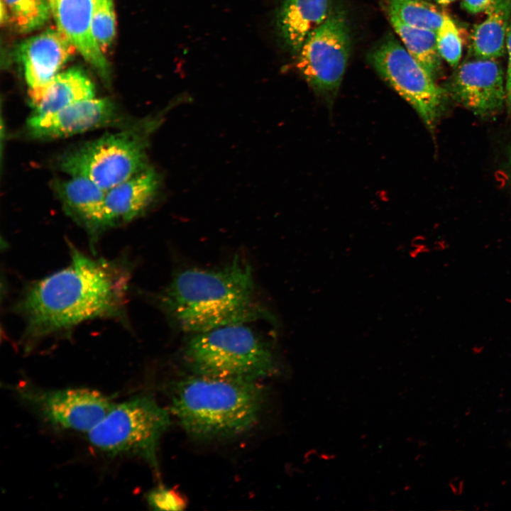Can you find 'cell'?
I'll return each instance as SVG.
<instances>
[{
  "label": "cell",
  "mask_w": 511,
  "mask_h": 511,
  "mask_svg": "<svg viewBox=\"0 0 511 511\" xmlns=\"http://www.w3.org/2000/svg\"><path fill=\"white\" fill-rule=\"evenodd\" d=\"M153 121L106 133L63 153L59 168L87 178L106 191L148 167L147 149Z\"/></svg>",
  "instance_id": "8992f818"
},
{
  "label": "cell",
  "mask_w": 511,
  "mask_h": 511,
  "mask_svg": "<svg viewBox=\"0 0 511 511\" xmlns=\"http://www.w3.org/2000/svg\"><path fill=\"white\" fill-rule=\"evenodd\" d=\"M494 2L495 0H461V6L467 12L476 14L488 12Z\"/></svg>",
  "instance_id": "484cf974"
},
{
  "label": "cell",
  "mask_w": 511,
  "mask_h": 511,
  "mask_svg": "<svg viewBox=\"0 0 511 511\" xmlns=\"http://www.w3.org/2000/svg\"><path fill=\"white\" fill-rule=\"evenodd\" d=\"M506 49L508 57L505 79V104L508 113L511 114V22L507 33Z\"/></svg>",
  "instance_id": "d4e9b609"
},
{
  "label": "cell",
  "mask_w": 511,
  "mask_h": 511,
  "mask_svg": "<svg viewBox=\"0 0 511 511\" xmlns=\"http://www.w3.org/2000/svg\"><path fill=\"white\" fill-rule=\"evenodd\" d=\"M158 303L179 329L199 333L265 315L256 295L252 268L239 257L222 268H189L177 273Z\"/></svg>",
  "instance_id": "7a4b0ae2"
},
{
  "label": "cell",
  "mask_w": 511,
  "mask_h": 511,
  "mask_svg": "<svg viewBox=\"0 0 511 511\" xmlns=\"http://www.w3.org/2000/svg\"><path fill=\"white\" fill-rule=\"evenodd\" d=\"M487 13V18L475 26L471 35L470 51L477 59H497L504 55L511 0H495Z\"/></svg>",
  "instance_id": "ac0fdd59"
},
{
  "label": "cell",
  "mask_w": 511,
  "mask_h": 511,
  "mask_svg": "<svg viewBox=\"0 0 511 511\" xmlns=\"http://www.w3.org/2000/svg\"><path fill=\"white\" fill-rule=\"evenodd\" d=\"M75 51V47L57 28L48 29L23 41L17 57L29 89L48 82Z\"/></svg>",
  "instance_id": "7c38bea8"
},
{
  "label": "cell",
  "mask_w": 511,
  "mask_h": 511,
  "mask_svg": "<svg viewBox=\"0 0 511 511\" xmlns=\"http://www.w3.org/2000/svg\"><path fill=\"white\" fill-rule=\"evenodd\" d=\"M193 334L182 358L194 375L260 380L277 370L270 347L247 324Z\"/></svg>",
  "instance_id": "277c9868"
},
{
  "label": "cell",
  "mask_w": 511,
  "mask_h": 511,
  "mask_svg": "<svg viewBox=\"0 0 511 511\" xmlns=\"http://www.w3.org/2000/svg\"><path fill=\"white\" fill-rule=\"evenodd\" d=\"M68 265L29 284L15 304L28 351L95 319L126 321L132 265L125 256H89L70 245Z\"/></svg>",
  "instance_id": "6da1fadb"
},
{
  "label": "cell",
  "mask_w": 511,
  "mask_h": 511,
  "mask_svg": "<svg viewBox=\"0 0 511 511\" xmlns=\"http://www.w3.org/2000/svg\"><path fill=\"white\" fill-rule=\"evenodd\" d=\"M330 13L328 0H284L277 15L279 35L285 45L297 54Z\"/></svg>",
  "instance_id": "e0dca14e"
},
{
  "label": "cell",
  "mask_w": 511,
  "mask_h": 511,
  "mask_svg": "<svg viewBox=\"0 0 511 511\" xmlns=\"http://www.w3.org/2000/svg\"><path fill=\"white\" fill-rule=\"evenodd\" d=\"M438 4L442 5V6H446L452 2H454L456 0H434Z\"/></svg>",
  "instance_id": "4316f807"
},
{
  "label": "cell",
  "mask_w": 511,
  "mask_h": 511,
  "mask_svg": "<svg viewBox=\"0 0 511 511\" xmlns=\"http://www.w3.org/2000/svg\"><path fill=\"white\" fill-rule=\"evenodd\" d=\"M33 114L57 111L79 101L94 98L95 88L81 70L72 68L57 73L43 86L28 90Z\"/></svg>",
  "instance_id": "2e32d148"
},
{
  "label": "cell",
  "mask_w": 511,
  "mask_h": 511,
  "mask_svg": "<svg viewBox=\"0 0 511 511\" xmlns=\"http://www.w3.org/2000/svg\"><path fill=\"white\" fill-rule=\"evenodd\" d=\"M389 18L407 52L435 79L441 71L442 59L436 33L408 26L393 16Z\"/></svg>",
  "instance_id": "d6986e66"
},
{
  "label": "cell",
  "mask_w": 511,
  "mask_h": 511,
  "mask_svg": "<svg viewBox=\"0 0 511 511\" xmlns=\"http://www.w3.org/2000/svg\"><path fill=\"white\" fill-rule=\"evenodd\" d=\"M351 50L350 33L341 12L328 18L297 53V67L312 89L331 103L343 79Z\"/></svg>",
  "instance_id": "ba28073f"
},
{
  "label": "cell",
  "mask_w": 511,
  "mask_h": 511,
  "mask_svg": "<svg viewBox=\"0 0 511 511\" xmlns=\"http://www.w3.org/2000/svg\"><path fill=\"white\" fill-rule=\"evenodd\" d=\"M146 500L155 510H183L187 505L186 498L178 490L163 485L150 490Z\"/></svg>",
  "instance_id": "cb8c5ba5"
},
{
  "label": "cell",
  "mask_w": 511,
  "mask_h": 511,
  "mask_svg": "<svg viewBox=\"0 0 511 511\" xmlns=\"http://www.w3.org/2000/svg\"><path fill=\"white\" fill-rule=\"evenodd\" d=\"M160 185L158 173L148 166L106 190L104 199L106 229L141 216L156 197Z\"/></svg>",
  "instance_id": "9a60e30c"
},
{
  "label": "cell",
  "mask_w": 511,
  "mask_h": 511,
  "mask_svg": "<svg viewBox=\"0 0 511 511\" xmlns=\"http://www.w3.org/2000/svg\"><path fill=\"white\" fill-rule=\"evenodd\" d=\"M95 1L50 0V11L57 28L67 37L87 62L102 76H106L108 63L91 29Z\"/></svg>",
  "instance_id": "5bb4252c"
},
{
  "label": "cell",
  "mask_w": 511,
  "mask_h": 511,
  "mask_svg": "<svg viewBox=\"0 0 511 511\" xmlns=\"http://www.w3.org/2000/svg\"><path fill=\"white\" fill-rule=\"evenodd\" d=\"M93 37L104 53L116 34V16L113 0H96L91 22Z\"/></svg>",
  "instance_id": "7402d4cb"
},
{
  "label": "cell",
  "mask_w": 511,
  "mask_h": 511,
  "mask_svg": "<svg viewBox=\"0 0 511 511\" xmlns=\"http://www.w3.org/2000/svg\"><path fill=\"white\" fill-rule=\"evenodd\" d=\"M119 119L118 108L111 99L94 97L53 113L33 114L26 126L33 138L50 140L114 125Z\"/></svg>",
  "instance_id": "8fae6325"
},
{
  "label": "cell",
  "mask_w": 511,
  "mask_h": 511,
  "mask_svg": "<svg viewBox=\"0 0 511 511\" xmlns=\"http://www.w3.org/2000/svg\"><path fill=\"white\" fill-rule=\"evenodd\" d=\"M1 7L20 32H31L44 24L51 14L50 0H1Z\"/></svg>",
  "instance_id": "44dd1931"
},
{
  "label": "cell",
  "mask_w": 511,
  "mask_h": 511,
  "mask_svg": "<svg viewBox=\"0 0 511 511\" xmlns=\"http://www.w3.org/2000/svg\"><path fill=\"white\" fill-rule=\"evenodd\" d=\"M437 47L442 59L456 67L462 55V39L454 21L448 16L436 32Z\"/></svg>",
  "instance_id": "603a6c76"
},
{
  "label": "cell",
  "mask_w": 511,
  "mask_h": 511,
  "mask_svg": "<svg viewBox=\"0 0 511 511\" xmlns=\"http://www.w3.org/2000/svg\"><path fill=\"white\" fill-rule=\"evenodd\" d=\"M510 165H511V152H510Z\"/></svg>",
  "instance_id": "83f0119b"
},
{
  "label": "cell",
  "mask_w": 511,
  "mask_h": 511,
  "mask_svg": "<svg viewBox=\"0 0 511 511\" xmlns=\"http://www.w3.org/2000/svg\"><path fill=\"white\" fill-rule=\"evenodd\" d=\"M369 62L377 73L417 111L434 132L443 111L444 90L394 37L375 46Z\"/></svg>",
  "instance_id": "52a82bcc"
},
{
  "label": "cell",
  "mask_w": 511,
  "mask_h": 511,
  "mask_svg": "<svg viewBox=\"0 0 511 511\" xmlns=\"http://www.w3.org/2000/svg\"><path fill=\"white\" fill-rule=\"evenodd\" d=\"M387 11L402 23L437 32L449 16L426 0H387Z\"/></svg>",
  "instance_id": "ffe728a7"
},
{
  "label": "cell",
  "mask_w": 511,
  "mask_h": 511,
  "mask_svg": "<svg viewBox=\"0 0 511 511\" xmlns=\"http://www.w3.org/2000/svg\"><path fill=\"white\" fill-rule=\"evenodd\" d=\"M53 188L66 214L83 227L92 243L106 229V191L90 180L78 176L57 180Z\"/></svg>",
  "instance_id": "4fadbf2b"
},
{
  "label": "cell",
  "mask_w": 511,
  "mask_h": 511,
  "mask_svg": "<svg viewBox=\"0 0 511 511\" xmlns=\"http://www.w3.org/2000/svg\"><path fill=\"white\" fill-rule=\"evenodd\" d=\"M258 380L193 374L174 386L171 412L182 428L198 439L241 434L260 414L263 391Z\"/></svg>",
  "instance_id": "3957f363"
},
{
  "label": "cell",
  "mask_w": 511,
  "mask_h": 511,
  "mask_svg": "<svg viewBox=\"0 0 511 511\" xmlns=\"http://www.w3.org/2000/svg\"><path fill=\"white\" fill-rule=\"evenodd\" d=\"M170 424L165 409L152 396L139 395L114 404L87 439L104 454L137 457L157 471L160 440Z\"/></svg>",
  "instance_id": "5b68a950"
},
{
  "label": "cell",
  "mask_w": 511,
  "mask_h": 511,
  "mask_svg": "<svg viewBox=\"0 0 511 511\" xmlns=\"http://www.w3.org/2000/svg\"><path fill=\"white\" fill-rule=\"evenodd\" d=\"M16 392L39 419L63 430L88 433L114 405L109 397L88 388L48 389L26 381Z\"/></svg>",
  "instance_id": "9c48e42d"
},
{
  "label": "cell",
  "mask_w": 511,
  "mask_h": 511,
  "mask_svg": "<svg viewBox=\"0 0 511 511\" xmlns=\"http://www.w3.org/2000/svg\"><path fill=\"white\" fill-rule=\"evenodd\" d=\"M449 90L453 98L481 117L498 113L505 103L503 70L496 59L462 63L454 73Z\"/></svg>",
  "instance_id": "30bf717a"
}]
</instances>
